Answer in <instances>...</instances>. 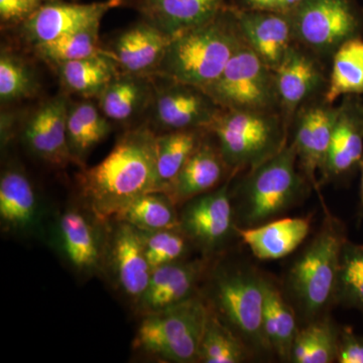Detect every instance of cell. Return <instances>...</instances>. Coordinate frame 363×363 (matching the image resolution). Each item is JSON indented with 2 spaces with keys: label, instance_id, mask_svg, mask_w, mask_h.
Instances as JSON below:
<instances>
[{
  "label": "cell",
  "instance_id": "1",
  "mask_svg": "<svg viewBox=\"0 0 363 363\" xmlns=\"http://www.w3.org/2000/svg\"><path fill=\"white\" fill-rule=\"evenodd\" d=\"M77 188L86 209L104 222L140 196L160 192L157 133L149 124L126 130L104 161L81 169Z\"/></svg>",
  "mask_w": 363,
  "mask_h": 363
},
{
  "label": "cell",
  "instance_id": "2",
  "mask_svg": "<svg viewBox=\"0 0 363 363\" xmlns=\"http://www.w3.org/2000/svg\"><path fill=\"white\" fill-rule=\"evenodd\" d=\"M247 45L228 4L211 20L177 35L155 75L204 88Z\"/></svg>",
  "mask_w": 363,
  "mask_h": 363
},
{
  "label": "cell",
  "instance_id": "3",
  "mask_svg": "<svg viewBox=\"0 0 363 363\" xmlns=\"http://www.w3.org/2000/svg\"><path fill=\"white\" fill-rule=\"evenodd\" d=\"M231 189L236 225L248 228L279 218L305 197L311 184L298 168L290 143L255 168L236 175Z\"/></svg>",
  "mask_w": 363,
  "mask_h": 363
},
{
  "label": "cell",
  "instance_id": "4",
  "mask_svg": "<svg viewBox=\"0 0 363 363\" xmlns=\"http://www.w3.org/2000/svg\"><path fill=\"white\" fill-rule=\"evenodd\" d=\"M207 130L234 177L276 156L289 143V125L281 112L221 109Z\"/></svg>",
  "mask_w": 363,
  "mask_h": 363
},
{
  "label": "cell",
  "instance_id": "5",
  "mask_svg": "<svg viewBox=\"0 0 363 363\" xmlns=\"http://www.w3.org/2000/svg\"><path fill=\"white\" fill-rule=\"evenodd\" d=\"M346 240L342 222L327 214L319 233L291 267L289 291L307 323L335 303L339 260Z\"/></svg>",
  "mask_w": 363,
  "mask_h": 363
},
{
  "label": "cell",
  "instance_id": "6",
  "mask_svg": "<svg viewBox=\"0 0 363 363\" xmlns=\"http://www.w3.org/2000/svg\"><path fill=\"white\" fill-rule=\"evenodd\" d=\"M211 308L198 297L142 315L133 346L162 362H199L200 346Z\"/></svg>",
  "mask_w": 363,
  "mask_h": 363
},
{
  "label": "cell",
  "instance_id": "7",
  "mask_svg": "<svg viewBox=\"0 0 363 363\" xmlns=\"http://www.w3.org/2000/svg\"><path fill=\"white\" fill-rule=\"evenodd\" d=\"M211 309L252 350L272 351L264 331V278L241 267L215 272Z\"/></svg>",
  "mask_w": 363,
  "mask_h": 363
},
{
  "label": "cell",
  "instance_id": "8",
  "mask_svg": "<svg viewBox=\"0 0 363 363\" xmlns=\"http://www.w3.org/2000/svg\"><path fill=\"white\" fill-rule=\"evenodd\" d=\"M286 16L295 42L329 66L341 45L363 39V6L359 0H303Z\"/></svg>",
  "mask_w": 363,
  "mask_h": 363
},
{
  "label": "cell",
  "instance_id": "9",
  "mask_svg": "<svg viewBox=\"0 0 363 363\" xmlns=\"http://www.w3.org/2000/svg\"><path fill=\"white\" fill-rule=\"evenodd\" d=\"M226 111L281 112L274 71L245 45L216 80L202 88Z\"/></svg>",
  "mask_w": 363,
  "mask_h": 363
},
{
  "label": "cell",
  "instance_id": "10",
  "mask_svg": "<svg viewBox=\"0 0 363 363\" xmlns=\"http://www.w3.org/2000/svg\"><path fill=\"white\" fill-rule=\"evenodd\" d=\"M154 100L149 125L156 133L186 130H208L220 107L198 86L152 76Z\"/></svg>",
  "mask_w": 363,
  "mask_h": 363
},
{
  "label": "cell",
  "instance_id": "11",
  "mask_svg": "<svg viewBox=\"0 0 363 363\" xmlns=\"http://www.w3.org/2000/svg\"><path fill=\"white\" fill-rule=\"evenodd\" d=\"M107 222L87 209L67 208L55 221L54 247L73 271L83 276L104 272L106 252ZM108 224V223H107Z\"/></svg>",
  "mask_w": 363,
  "mask_h": 363
},
{
  "label": "cell",
  "instance_id": "12",
  "mask_svg": "<svg viewBox=\"0 0 363 363\" xmlns=\"http://www.w3.org/2000/svg\"><path fill=\"white\" fill-rule=\"evenodd\" d=\"M229 179L218 188L197 196L184 205L179 229L206 255L217 252L238 234Z\"/></svg>",
  "mask_w": 363,
  "mask_h": 363
},
{
  "label": "cell",
  "instance_id": "13",
  "mask_svg": "<svg viewBox=\"0 0 363 363\" xmlns=\"http://www.w3.org/2000/svg\"><path fill=\"white\" fill-rule=\"evenodd\" d=\"M338 111V105L326 97L315 98L296 111L289 128V143L297 154L298 168L317 191V174L323 166Z\"/></svg>",
  "mask_w": 363,
  "mask_h": 363
},
{
  "label": "cell",
  "instance_id": "14",
  "mask_svg": "<svg viewBox=\"0 0 363 363\" xmlns=\"http://www.w3.org/2000/svg\"><path fill=\"white\" fill-rule=\"evenodd\" d=\"M107 233L104 271L112 285L136 306L149 286L152 267L145 257L140 231L126 222L113 219Z\"/></svg>",
  "mask_w": 363,
  "mask_h": 363
},
{
  "label": "cell",
  "instance_id": "15",
  "mask_svg": "<svg viewBox=\"0 0 363 363\" xmlns=\"http://www.w3.org/2000/svg\"><path fill=\"white\" fill-rule=\"evenodd\" d=\"M332 133L319 185L346 183L359 173L363 162V99L358 95L342 97Z\"/></svg>",
  "mask_w": 363,
  "mask_h": 363
},
{
  "label": "cell",
  "instance_id": "16",
  "mask_svg": "<svg viewBox=\"0 0 363 363\" xmlns=\"http://www.w3.org/2000/svg\"><path fill=\"white\" fill-rule=\"evenodd\" d=\"M274 76L281 114L290 128L294 114L303 104L326 94L329 65L295 43L283 63L274 70Z\"/></svg>",
  "mask_w": 363,
  "mask_h": 363
},
{
  "label": "cell",
  "instance_id": "17",
  "mask_svg": "<svg viewBox=\"0 0 363 363\" xmlns=\"http://www.w3.org/2000/svg\"><path fill=\"white\" fill-rule=\"evenodd\" d=\"M123 4L124 0H102L90 4L52 0L16 28L21 39L33 47L101 23L105 14Z\"/></svg>",
  "mask_w": 363,
  "mask_h": 363
},
{
  "label": "cell",
  "instance_id": "18",
  "mask_svg": "<svg viewBox=\"0 0 363 363\" xmlns=\"http://www.w3.org/2000/svg\"><path fill=\"white\" fill-rule=\"evenodd\" d=\"M69 94L62 91L42 102L21 126V142L26 150L45 164L64 168L73 162L67 143Z\"/></svg>",
  "mask_w": 363,
  "mask_h": 363
},
{
  "label": "cell",
  "instance_id": "19",
  "mask_svg": "<svg viewBox=\"0 0 363 363\" xmlns=\"http://www.w3.org/2000/svg\"><path fill=\"white\" fill-rule=\"evenodd\" d=\"M173 39L172 35L142 20L119 33L104 48L119 71L154 76Z\"/></svg>",
  "mask_w": 363,
  "mask_h": 363
},
{
  "label": "cell",
  "instance_id": "20",
  "mask_svg": "<svg viewBox=\"0 0 363 363\" xmlns=\"http://www.w3.org/2000/svg\"><path fill=\"white\" fill-rule=\"evenodd\" d=\"M42 217V204L33 182L21 166L9 164L0 177L2 230L30 235L39 230Z\"/></svg>",
  "mask_w": 363,
  "mask_h": 363
},
{
  "label": "cell",
  "instance_id": "21",
  "mask_svg": "<svg viewBox=\"0 0 363 363\" xmlns=\"http://www.w3.org/2000/svg\"><path fill=\"white\" fill-rule=\"evenodd\" d=\"M234 178L220 150L208 131L206 138L184 164L175 180L164 191L176 205L218 188Z\"/></svg>",
  "mask_w": 363,
  "mask_h": 363
},
{
  "label": "cell",
  "instance_id": "22",
  "mask_svg": "<svg viewBox=\"0 0 363 363\" xmlns=\"http://www.w3.org/2000/svg\"><path fill=\"white\" fill-rule=\"evenodd\" d=\"M234 11L247 47L272 70H277L296 43L286 13Z\"/></svg>",
  "mask_w": 363,
  "mask_h": 363
},
{
  "label": "cell",
  "instance_id": "23",
  "mask_svg": "<svg viewBox=\"0 0 363 363\" xmlns=\"http://www.w3.org/2000/svg\"><path fill=\"white\" fill-rule=\"evenodd\" d=\"M205 272L202 260H180L152 269L149 286L136 304L140 314L159 311L194 297Z\"/></svg>",
  "mask_w": 363,
  "mask_h": 363
},
{
  "label": "cell",
  "instance_id": "24",
  "mask_svg": "<svg viewBox=\"0 0 363 363\" xmlns=\"http://www.w3.org/2000/svg\"><path fill=\"white\" fill-rule=\"evenodd\" d=\"M142 20L172 37L211 20L227 6L226 0H124Z\"/></svg>",
  "mask_w": 363,
  "mask_h": 363
},
{
  "label": "cell",
  "instance_id": "25",
  "mask_svg": "<svg viewBox=\"0 0 363 363\" xmlns=\"http://www.w3.org/2000/svg\"><path fill=\"white\" fill-rule=\"evenodd\" d=\"M311 228V221L306 217H279L257 226L238 227V238L260 260H276L295 252Z\"/></svg>",
  "mask_w": 363,
  "mask_h": 363
},
{
  "label": "cell",
  "instance_id": "26",
  "mask_svg": "<svg viewBox=\"0 0 363 363\" xmlns=\"http://www.w3.org/2000/svg\"><path fill=\"white\" fill-rule=\"evenodd\" d=\"M154 94L152 76L119 71L95 100L111 123H126L150 111Z\"/></svg>",
  "mask_w": 363,
  "mask_h": 363
},
{
  "label": "cell",
  "instance_id": "27",
  "mask_svg": "<svg viewBox=\"0 0 363 363\" xmlns=\"http://www.w3.org/2000/svg\"><path fill=\"white\" fill-rule=\"evenodd\" d=\"M66 131L72 161L84 168L91 150L111 133V121L100 111L95 99L70 101Z\"/></svg>",
  "mask_w": 363,
  "mask_h": 363
},
{
  "label": "cell",
  "instance_id": "28",
  "mask_svg": "<svg viewBox=\"0 0 363 363\" xmlns=\"http://www.w3.org/2000/svg\"><path fill=\"white\" fill-rule=\"evenodd\" d=\"M64 92L82 99H96L119 73L114 60L104 51L54 68Z\"/></svg>",
  "mask_w": 363,
  "mask_h": 363
},
{
  "label": "cell",
  "instance_id": "29",
  "mask_svg": "<svg viewBox=\"0 0 363 363\" xmlns=\"http://www.w3.org/2000/svg\"><path fill=\"white\" fill-rule=\"evenodd\" d=\"M264 331L272 351L290 362L291 350L298 329L291 306L269 279H264Z\"/></svg>",
  "mask_w": 363,
  "mask_h": 363
},
{
  "label": "cell",
  "instance_id": "30",
  "mask_svg": "<svg viewBox=\"0 0 363 363\" xmlns=\"http://www.w3.org/2000/svg\"><path fill=\"white\" fill-rule=\"evenodd\" d=\"M207 130H186L157 133V167L160 192L169 187L184 164L201 145Z\"/></svg>",
  "mask_w": 363,
  "mask_h": 363
},
{
  "label": "cell",
  "instance_id": "31",
  "mask_svg": "<svg viewBox=\"0 0 363 363\" xmlns=\"http://www.w3.org/2000/svg\"><path fill=\"white\" fill-rule=\"evenodd\" d=\"M348 95H363V39L345 43L333 55L325 97L331 104Z\"/></svg>",
  "mask_w": 363,
  "mask_h": 363
},
{
  "label": "cell",
  "instance_id": "32",
  "mask_svg": "<svg viewBox=\"0 0 363 363\" xmlns=\"http://www.w3.org/2000/svg\"><path fill=\"white\" fill-rule=\"evenodd\" d=\"M100 25L94 23L30 48L38 59L52 69L67 62L88 58L104 51L100 42Z\"/></svg>",
  "mask_w": 363,
  "mask_h": 363
},
{
  "label": "cell",
  "instance_id": "33",
  "mask_svg": "<svg viewBox=\"0 0 363 363\" xmlns=\"http://www.w3.org/2000/svg\"><path fill=\"white\" fill-rule=\"evenodd\" d=\"M176 206L164 193H147L123 208L114 219L126 222L140 231L179 229L180 219Z\"/></svg>",
  "mask_w": 363,
  "mask_h": 363
},
{
  "label": "cell",
  "instance_id": "34",
  "mask_svg": "<svg viewBox=\"0 0 363 363\" xmlns=\"http://www.w3.org/2000/svg\"><path fill=\"white\" fill-rule=\"evenodd\" d=\"M338 329L328 318H318L298 329L290 362L294 363H331L337 355Z\"/></svg>",
  "mask_w": 363,
  "mask_h": 363
},
{
  "label": "cell",
  "instance_id": "35",
  "mask_svg": "<svg viewBox=\"0 0 363 363\" xmlns=\"http://www.w3.org/2000/svg\"><path fill=\"white\" fill-rule=\"evenodd\" d=\"M37 73L28 60L7 48L0 52V101L16 104L35 97L40 92Z\"/></svg>",
  "mask_w": 363,
  "mask_h": 363
},
{
  "label": "cell",
  "instance_id": "36",
  "mask_svg": "<svg viewBox=\"0 0 363 363\" xmlns=\"http://www.w3.org/2000/svg\"><path fill=\"white\" fill-rule=\"evenodd\" d=\"M247 353L245 342L211 309L200 346L199 362L241 363L247 360Z\"/></svg>",
  "mask_w": 363,
  "mask_h": 363
},
{
  "label": "cell",
  "instance_id": "37",
  "mask_svg": "<svg viewBox=\"0 0 363 363\" xmlns=\"http://www.w3.org/2000/svg\"><path fill=\"white\" fill-rule=\"evenodd\" d=\"M335 303L363 314V245L348 240L344 243L339 260Z\"/></svg>",
  "mask_w": 363,
  "mask_h": 363
},
{
  "label": "cell",
  "instance_id": "38",
  "mask_svg": "<svg viewBox=\"0 0 363 363\" xmlns=\"http://www.w3.org/2000/svg\"><path fill=\"white\" fill-rule=\"evenodd\" d=\"M140 234L152 269L185 259L191 242L180 229L140 231Z\"/></svg>",
  "mask_w": 363,
  "mask_h": 363
},
{
  "label": "cell",
  "instance_id": "39",
  "mask_svg": "<svg viewBox=\"0 0 363 363\" xmlns=\"http://www.w3.org/2000/svg\"><path fill=\"white\" fill-rule=\"evenodd\" d=\"M50 1L52 0H0L2 28H13L21 25Z\"/></svg>",
  "mask_w": 363,
  "mask_h": 363
},
{
  "label": "cell",
  "instance_id": "40",
  "mask_svg": "<svg viewBox=\"0 0 363 363\" xmlns=\"http://www.w3.org/2000/svg\"><path fill=\"white\" fill-rule=\"evenodd\" d=\"M338 363H363V337L355 333L350 326L339 331L337 355Z\"/></svg>",
  "mask_w": 363,
  "mask_h": 363
},
{
  "label": "cell",
  "instance_id": "41",
  "mask_svg": "<svg viewBox=\"0 0 363 363\" xmlns=\"http://www.w3.org/2000/svg\"><path fill=\"white\" fill-rule=\"evenodd\" d=\"M227 4L238 11H278L279 0H228Z\"/></svg>",
  "mask_w": 363,
  "mask_h": 363
},
{
  "label": "cell",
  "instance_id": "42",
  "mask_svg": "<svg viewBox=\"0 0 363 363\" xmlns=\"http://www.w3.org/2000/svg\"><path fill=\"white\" fill-rule=\"evenodd\" d=\"M303 0H279L278 11L279 13H288L296 6L302 2Z\"/></svg>",
  "mask_w": 363,
  "mask_h": 363
},
{
  "label": "cell",
  "instance_id": "43",
  "mask_svg": "<svg viewBox=\"0 0 363 363\" xmlns=\"http://www.w3.org/2000/svg\"><path fill=\"white\" fill-rule=\"evenodd\" d=\"M359 174H360V188H359L360 207H362V210L363 212V162H362V168H360Z\"/></svg>",
  "mask_w": 363,
  "mask_h": 363
}]
</instances>
